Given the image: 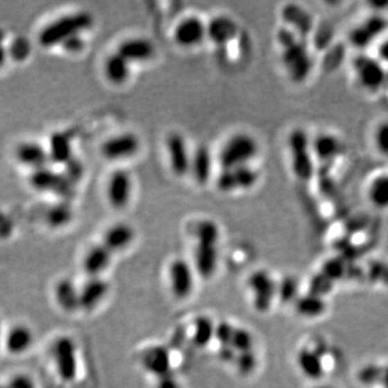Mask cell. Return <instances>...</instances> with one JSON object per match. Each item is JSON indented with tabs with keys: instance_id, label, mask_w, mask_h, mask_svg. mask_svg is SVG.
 <instances>
[{
	"instance_id": "40",
	"label": "cell",
	"mask_w": 388,
	"mask_h": 388,
	"mask_svg": "<svg viewBox=\"0 0 388 388\" xmlns=\"http://www.w3.org/2000/svg\"><path fill=\"white\" fill-rule=\"evenodd\" d=\"M85 46L87 44H85V37L80 34L68 39L61 46L68 53H79L85 50Z\"/></svg>"
},
{
	"instance_id": "10",
	"label": "cell",
	"mask_w": 388,
	"mask_h": 388,
	"mask_svg": "<svg viewBox=\"0 0 388 388\" xmlns=\"http://www.w3.org/2000/svg\"><path fill=\"white\" fill-rule=\"evenodd\" d=\"M388 19L383 15H373L357 24L349 33L351 44L358 50H366L372 44H378L385 37Z\"/></svg>"
},
{
	"instance_id": "12",
	"label": "cell",
	"mask_w": 388,
	"mask_h": 388,
	"mask_svg": "<svg viewBox=\"0 0 388 388\" xmlns=\"http://www.w3.org/2000/svg\"><path fill=\"white\" fill-rule=\"evenodd\" d=\"M134 180L129 170L118 168L110 174L106 184V197L114 209L129 205L133 197Z\"/></svg>"
},
{
	"instance_id": "38",
	"label": "cell",
	"mask_w": 388,
	"mask_h": 388,
	"mask_svg": "<svg viewBox=\"0 0 388 388\" xmlns=\"http://www.w3.org/2000/svg\"><path fill=\"white\" fill-rule=\"evenodd\" d=\"M298 294V284L296 279L286 277L281 281H279V290H277V299L285 300L286 302L294 301L296 302Z\"/></svg>"
},
{
	"instance_id": "43",
	"label": "cell",
	"mask_w": 388,
	"mask_h": 388,
	"mask_svg": "<svg viewBox=\"0 0 388 388\" xmlns=\"http://www.w3.org/2000/svg\"><path fill=\"white\" fill-rule=\"evenodd\" d=\"M381 388H388V364H384L383 376H382Z\"/></svg>"
},
{
	"instance_id": "16",
	"label": "cell",
	"mask_w": 388,
	"mask_h": 388,
	"mask_svg": "<svg viewBox=\"0 0 388 388\" xmlns=\"http://www.w3.org/2000/svg\"><path fill=\"white\" fill-rule=\"evenodd\" d=\"M141 364L145 372L155 380L173 372L172 356L168 347L162 344L146 347L141 354Z\"/></svg>"
},
{
	"instance_id": "29",
	"label": "cell",
	"mask_w": 388,
	"mask_h": 388,
	"mask_svg": "<svg viewBox=\"0 0 388 388\" xmlns=\"http://www.w3.org/2000/svg\"><path fill=\"white\" fill-rule=\"evenodd\" d=\"M50 161L68 165L73 160V139L64 132H56L51 136L48 146Z\"/></svg>"
},
{
	"instance_id": "46",
	"label": "cell",
	"mask_w": 388,
	"mask_h": 388,
	"mask_svg": "<svg viewBox=\"0 0 388 388\" xmlns=\"http://www.w3.org/2000/svg\"><path fill=\"white\" fill-rule=\"evenodd\" d=\"M312 388H337L335 386L331 385V384L327 383H317L313 386Z\"/></svg>"
},
{
	"instance_id": "34",
	"label": "cell",
	"mask_w": 388,
	"mask_h": 388,
	"mask_svg": "<svg viewBox=\"0 0 388 388\" xmlns=\"http://www.w3.org/2000/svg\"><path fill=\"white\" fill-rule=\"evenodd\" d=\"M73 217V209L69 205L58 204V205L52 206V209L46 213V222L52 228H63L71 222Z\"/></svg>"
},
{
	"instance_id": "5",
	"label": "cell",
	"mask_w": 388,
	"mask_h": 388,
	"mask_svg": "<svg viewBox=\"0 0 388 388\" xmlns=\"http://www.w3.org/2000/svg\"><path fill=\"white\" fill-rule=\"evenodd\" d=\"M246 288L252 308L258 313H267L277 299L279 281L265 269L252 271L246 279Z\"/></svg>"
},
{
	"instance_id": "6",
	"label": "cell",
	"mask_w": 388,
	"mask_h": 388,
	"mask_svg": "<svg viewBox=\"0 0 388 388\" xmlns=\"http://www.w3.org/2000/svg\"><path fill=\"white\" fill-rule=\"evenodd\" d=\"M51 358L58 378L64 383H73L79 376V353L75 340L60 335L51 345Z\"/></svg>"
},
{
	"instance_id": "24",
	"label": "cell",
	"mask_w": 388,
	"mask_h": 388,
	"mask_svg": "<svg viewBox=\"0 0 388 388\" xmlns=\"http://www.w3.org/2000/svg\"><path fill=\"white\" fill-rule=\"evenodd\" d=\"M135 238V230L130 223L116 222L105 231L102 242L114 255H116L127 249L133 244Z\"/></svg>"
},
{
	"instance_id": "47",
	"label": "cell",
	"mask_w": 388,
	"mask_h": 388,
	"mask_svg": "<svg viewBox=\"0 0 388 388\" xmlns=\"http://www.w3.org/2000/svg\"><path fill=\"white\" fill-rule=\"evenodd\" d=\"M0 388H10L7 383L0 384Z\"/></svg>"
},
{
	"instance_id": "8",
	"label": "cell",
	"mask_w": 388,
	"mask_h": 388,
	"mask_svg": "<svg viewBox=\"0 0 388 388\" xmlns=\"http://www.w3.org/2000/svg\"><path fill=\"white\" fill-rule=\"evenodd\" d=\"M197 272L192 262L184 258H175L168 263L166 279L170 294L177 300H187L193 294Z\"/></svg>"
},
{
	"instance_id": "42",
	"label": "cell",
	"mask_w": 388,
	"mask_h": 388,
	"mask_svg": "<svg viewBox=\"0 0 388 388\" xmlns=\"http://www.w3.org/2000/svg\"><path fill=\"white\" fill-rule=\"evenodd\" d=\"M376 58L388 68V36L384 37L376 46Z\"/></svg>"
},
{
	"instance_id": "41",
	"label": "cell",
	"mask_w": 388,
	"mask_h": 388,
	"mask_svg": "<svg viewBox=\"0 0 388 388\" xmlns=\"http://www.w3.org/2000/svg\"><path fill=\"white\" fill-rule=\"evenodd\" d=\"M155 388H182V384L174 372H170L155 380Z\"/></svg>"
},
{
	"instance_id": "27",
	"label": "cell",
	"mask_w": 388,
	"mask_h": 388,
	"mask_svg": "<svg viewBox=\"0 0 388 388\" xmlns=\"http://www.w3.org/2000/svg\"><path fill=\"white\" fill-rule=\"evenodd\" d=\"M33 184L36 189L44 192H56L64 193L71 190V182L66 175L58 174L48 168L35 170L32 178Z\"/></svg>"
},
{
	"instance_id": "44",
	"label": "cell",
	"mask_w": 388,
	"mask_h": 388,
	"mask_svg": "<svg viewBox=\"0 0 388 388\" xmlns=\"http://www.w3.org/2000/svg\"><path fill=\"white\" fill-rule=\"evenodd\" d=\"M5 330H3V323L0 320V349L3 347V339H5Z\"/></svg>"
},
{
	"instance_id": "31",
	"label": "cell",
	"mask_w": 388,
	"mask_h": 388,
	"mask_svg": "<svg viewBox=\"0 0 388 388\" xmlns=\"http://www.w3.org/2000/svg\"><path fill=\"white\" fill-rule=\"evenodd\" d=\"M217 324L209 316H199L192 323L191 341L199 349L209 346L216 337Z\"/></svg>"
},
{
	"instance_id": "25",
	"label": "cell",
	"mask_w": 388,
	"mask_h": 388,
	"mask_svg": "<svg viewBox=\"0 0 388 388\" xmlns=\"http://www.w3.org/2000/svg\"><path fill=\"white\" fill-rule=\"evenodd\" d=\"M15 158L21 165L35 170L46 168L50 162L48 148L37 141H24L19 145L15 149Z\"/></svg>"
},
{
	"instance_id": "28",
	"label": "cell",
	"mask_w": 388,
	"mask_h": 388,
	"mask_svg": "<svg viewBox=\"0 0 388 388\" xmlns=\"http://www.w3.org/2000/svg\"><path fill=\"white\" fill-rule=\"evenodd\" d=\"M132 64L118 52L109 54L104 62V75L114 85H122L131 78Z\"/></svg>"
},
{
	"instance_id": "23",
	"label": "cell",
	"mask_w": 388,
	"mask_h": 388,
	"mask_svg": "<svg viewBox=\"0 0 388 388\" xmlns=\"http://www.w3.org/2000/svg\"><path fill=\"white\" fill-rule=\"evenodd\" d=\"M56 306L67 314L80 312V289L71 279H58L53 288Z\"/></svg>"
},
{
	"instance_id": "32",
	"label": "cell",
	"mask_w": 388,
	"mask_h": 388,
	"mask_svg": "<svg viewBox=\"0 0 388 388\" xmlns=\"http://www.w3.org/2000/svg\"><path fill=\"white\" fill-rule=\"evenodd\" d=\"M297 312L302 317L316 318L323 315L326 310V302L324 301L323 296L319 294H310L306 296H301L294 302Z\"/></svg>"
},
{
	"instance_id": "15",
	"label": "cell",
	"mask_w": 388,
	"mask_h": 388,
	"mask_svg": "<svg viewBox=\"0 0 388 388\" xmlns=\"http://www.w3.org/2000/svg\"><path fill=\"white\" fill-rule=\"evenodd\" d=\"M312 151L316 163L328 165L344 153L345 145L337 134L321 132L312 139Z\"/></svg>"
},
{
	"instance_id": "36",
	"label": "cell",
	"mask_w": 388,
	"mask_h": 388,
	"mask_svg": "<svg viewBox=\"0 0 388 388\" xmlns=\"http://www.w3.org/2000/svg\"><path fill=\"white\" fill-rule=\"evenodd\" d=\"M374 150L383 158L388 159V119L378 122L372 131Z\"/></svg>"
},
{
	"instance_id": "1",
	"label": "cell",
	"mask_w": 388,
	"mask_h": 388,
	"mask_svg": "<svg viewBox=\"0 0 388 388\" xmlns=\"http://www.w3.org/2000/svg\"><path fill=\"white\" fill-rule=\"evenodd\" d=\"M193 238L195 245L191 262L194 270L201 279H213L220 261V227L213 219H201L194 226Z\"/></svg>"
},
{
	"instance_id": "20",
	"label": "cell",
	"mask_w": 388,
	"mask_h": 388,
	"mask_svg": "<svg viewBox=\"0 0 388 388\" xmlns=\"http://www.w3.org/2000/svg\"><path fill=\"white\" fill-rule=\"evenodd\" d=\"M116 52L131 64L146 63L155 55V44L143 36L129 37L120 42Z\"/></svg>"
},
{
	"instance_id": "33",
	"label": "cell",
	"mask_w": 388,
	"mask_h": 388,
	"mask_svg": "<svg viewBox=\"0 0 388 388\" xmlns=\"http://www.w3.org/2000/svg\"><path fill=\"white\" fill-rule=\"evenodd\" d=\"M255 345V337L252 335V331L247 328L236 326L233 330L230 342L227 345H220V346L231 347L233 352L236 353V355L242 354V353L256 351Z\"/></svg>"
},
{
	"instance_id": "22",
	"label": "cell",
	"mask_w": 388,
	"mask_h": 388,
	"mask_svg": "<svg viewBox=\"0 0 388 388\" xmlns=\"http://www.w3.org/2000/svg\"><path fill=\"white\" fill-rule=\"evenodd\" d=\"M114 254L102 242L85 252L82 258L83 272L87 277H100L109 269L114 260Z\"/></svg>"
},
{
	"instance_id": "26",
	"label": "cell",
	"mask_w": 388,
	"mask_h": 388,
	"mask_svg": "<svg viewBox=\"0 0 388 388\" xmlns=\"http://www.w3.org/2000/svg\"><path fill=\"white\" fill-rule=\"evenodd\" d=\"M213 158L211 149L205 145L197 146L192 152L190 175L194 182L200 186H204L211 180L213 176Z\"/></svg>"
},
{
	"instance_id": "35",
	"label": "cell",
	"mask_w": 388,
	"mask_h": 388,
	"mask_svg": "<svg viewBox=\"0 0 388 388\" xmlns=\"http://www.w3.org/2000/svg\"><path fill=\"white\" fill-rule=\"evenodd\" d=\"M383 370L384 364L372 362V364H366L359 370L357 378L360 384L366 387H380Z\"/></svg>"
},
{
	"instance_id": "11",
	"label": "cell",
	"mask_w": 388,
	"mask_h": 388,
	"mask_svg": "<svg viewBox=\"0 0 388 388\" xmlns=\"http://www.w3.org/2000/svg\"><path fill=\"white\" fill-rule=\"evenodd\" d=\"M141 139L133 132L116 134L100 146V153L108 161H123L133 158L141 149Z\"/></svg>"
},
{
	"instance_id": "3",
	"label": "cell",
	"mask_w": 388,
	"mask_h": 388,
	"mask_svg": "<svg viewBox=\"0 0 388 388\" xmlns=\"http://www.w3.org/2000/svg\"><path fill=\"white\" fill-rule=\"evenodd\" d=\"M260 145L255 136L238 132L224 141L218 155L221 170L252 165L259 155Z\"/></svg>"
},
{
	"instance_id": "19",
	"label": "cell",
	"mask_w": 388,
	"mask_h": 388,
	"mask_svg": "<svg viewBox=\"0 0 388 388\" xmlns=\"http://www.w3.org/2000/svg\"><path fill=\"white\" fill-rule=\"evenodd\" d=\"M35 333L26 324L19 323L6 330L3 349L12 356H22L35 344Z\"/></svg>"
},
{
	"instance_id": "13",
	"label": "cell",
	"mask_w": 388,
	"mask_h": 388,
	"mask_svg": "<svg viewBox=\"0 0 388 388\" xmlns=\"http://www.w3.org/2000/svg\"><path fill=\"white\" fill-rule=\"evenodd\" d=\"M173 38L182 48H195L207 39V23L197 15L184 17L175 26Z\"/></svg>"
},
{
	"instance_id": "9",
	"label": "cell",
	"mask_w": 388,
	"mask_h": 388,
	"mask_svg": "<svg viewBox=\"0 0 388 388\" xmlns=\"http://www.w3.org/2000/svg\"><path fill=\"white\" fill-rule=\"evenodd\" d=\"M260 173L252 165L221 170L216 178V187L223 193L247 191L257 186Z\"/></svg>"
},
{
	"instance_id": "4",
	"label": "cell",
	"mask_w": 388,
	"mask_h": 388,
	"mask_svg": "<svg viewBox=\"0 0 388 388\" xmlns=\"http://www.w3.org/2000/svg\"><path fill=\"white\" fill-rule=\"evenodd\" d=\"M352 73L360 89L370 94L380 92L388 82V68L376 55H357L352 63Z\"/></svg>"
},
{
	"instance_id": "45",
	"label": "cell",
	"mask_w": 388,
	"mask_h": 388,
	"mask_svg": "<svg viewBox=\"0 0 388 388\" xmlns=\"http://www.w3.org/2000/svg\"><path fill=\"white\" fill-rule=\"evenodd\" d=\"M7 55L8 53L7 52H6L5 48L0 46V66L3 65V64L5 63L6 56Z\"/></svg>"
},
{
	"instance_id": "30",
	"label": "cell",
	"mask_w": 388,
	"mask_h": 388,
	"mask_svg": "<svg viewBox=\"0 0 388 388\" xmlns=\"http://www.w3.org/2000/svg\"><path fill=\"white\" fill-rule=\"evenodd\" d=\"M369 203L378 211H388V173L374 175L366 188Z\"/></svg>"
},
{
	"instance_id": "7",
	"label": "cell",
	"mask_w": 388,
	"mask_h": 388,
	"mask_svg": "<svg viewBox=\"0 0 388 388\" xmlns=\"http://www.w3.org/2000/svg\"><path fill=\"white\" fill-rule=\"evenodd\" d=\"M312 139L303 130H294L288 137V149L292 172L301 180L312 177L315 158L312 151Z\"/></svg>"
},
{
	"instance_id": "2",
	"label": "cell",
	"mask_w": 388,
	"mask_h": 388,
	"mask_svg": "<svg viewBox=\"0 0 388 388\" xmlns=\"http://www.w3.org/2000/svg\"><path fill=\"white\" fill-rule=\"evenodd\" d=\"M94 19L87 11H77L58 17L46 25L39 34V44L44 48L61 46L66 40L92 28Z\"/></svg>"
},
{
	"instance_id": "14",
	"label": "cell",
	"mask_w": 388,
	"mask_h": 388,
	"mask_svg": "<svg viewBox=\"0 0 388 388\" xmlns=\"http://www.w3.org/2000/svg\"><path fill=\"white\" fill-rule=\"evenodd\" d=\"M166 152L170 170L176 176L184 177L190 174L192 152L182 134L174 132L168 136Z\"/></svg>"
},
{
	"instance_id": "37",
	"label": "cell",
	"mask_w": 388,
	"mask_h": 388,
	"mask_svg": "<svg viewBox=\"0 0 388 388\" xmlns=\"http://www.w3.org/2000/svg\"><path fill=\"white\" fill-rule=\"evenodd\" d=\"M258 364H259V358L257 353L256 351H252V352L236 355L232 366L240 376H249L257 370Z\"/></svg>"
},
{
	"instance_id": "17",
	"label": "cell",
	"mask_w": 388,
	"mask_h": 388,
	"mask_svg": "<svg viewBox=\"0 0 388 388\" xmlns=\"http://www.w3.org/2000/svg\"><path fill=\"white\" fill-rule=\"evenodd\" d=\"M80 289V310L85 313L94 312L100 308L109 294V283L100 277H87Z\"/></svg>"
},
{
	"instance_id": "39",
	"label": "cell",
	"mask_w": 388,
	"mask_h": 388,
	"mask_svg": "<svg viewBox=\"0 0 388 388\" xmlns=\"http://www.w3.org/2000/svg\"><path fill=\"white\" fill-rule=\"evenodd\" d=\"M7 384L10 388H37L34 378L26 373L15 374Z\"/></svg>"
},
{
	"instance_id": "21",
	"label": "cell",
	"mask_w": 388,
	"mask_h": 388,
	"mask_svg": "<svg viewBox=\"0 0 388 388\" xmlns=\"http://www.w3.org/2000/svg\"><path fill=\"white\" fill-rule=\"evenodd\" d=\"M238 34V24L230 15H215L207 22V39L218 48H224Z\"/></svg>"
},
{
	"instance_id": "18",
	"label": "cell",
	"mask_w": 388,
	"mask_h": 388,
	"mask_svg": "<svg viewBox=\"0 0 388 388\" xmlns=\"http://www.w3.org/2000/svg\"><path fill=\"white\" fill-rule=\"evenodd\" d=\"M299 371L306 378L321 381L326 374L325 352L319 347L301 349L296 357Z\"/></svg>"
}]
</instances>
